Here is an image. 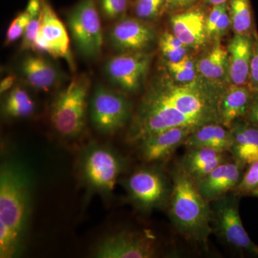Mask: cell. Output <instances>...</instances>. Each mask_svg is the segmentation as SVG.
<instances>
[{
    "instance_id": "cell-4",
    "label": "cell",
    "mask_w": 258,
    "mask_h": 258,
    "mask_svg": "<svg viewBox=\"0 0 258 258\" xmlns=\"http://www.w3.org/2000/svg\"><path fill=\"white\" fill-rule=\"evenodd\" d=\"M91 81L86 75L76 76L52 102L50 121L59 135L76 139L85 130Z\"/></svg>"
},
{
    "instance_id": "cell-19",
    "label": "cell",
    "mask_w": 258,
    "mask_h": 258,
    "mask_svg": "<svg viewBox=\"0 0 258 258\" xmlns=\"http://www.w3.org/2000/svg\"><path fill=\"white\" fill-rule=\"evenodd\" d=\"M232 145L230 128L220 123H209L195 129L185 141L187 149L205 148L216 152H230Z\"/></svg>"
},
{
    "instance_id": "cell-5",
    "label": "cell",
    "mask_w": 258,
    "mask_h": 258,
    "mask_svg": "<svg viewBox=\"0 0 258 258\" xmlns=\"http://www.w3.org/2000/svg\"><path fill=\"white\" fill-rule=\"evenodd\" d=\"M124 166L123 158L106 145L88 144L80 154V178L89 193L111 195Z\"/></svg>"
},
{
    "instance_id": "cell-9",
    "label": "cell",
    "mask_w": 258,
    "mask_h": 258,
    "mask_svg": "<svg viewBox=\"0 0 258 258\" xmlns=\"http://www.w3.org/2000/svg\"><path fill=\"white\" fill-rule=\"evenodd\" d=\"M125 187L131 202L145 212L165 203L171 190L165 176L154 168H142L134 171L125 180Z\"/></svg>"
},
{
    "instance_id": "cell-24",
    "label": "cell",
    "mask_w": 258,
    "mask_h": 258,
    "mask_svg": "<svg viewBox=\"0 0 258 258\" xmlns=\"http://www.w3.org/2000/svg\"><path fill=\"white\" fill-rule=\"evenodd\" d=\"M230 17L235 34L252 36L253 19L249 0H231Z\"/></svg>"
},
{
    "instance_id": "cell-10",
    "label": "cell",
    "mask_w": 258,
    "mask_h": 258,
    "mask_svg": "<svg viewBox=\"0 0 258 258\" xmlns=\"http://www.w3.org/2000/svg\"><path fill=\"white\" fill-rule=\"evenodd\" d=\"M157 254L155 237L149 232H123L108 235L95 247L98 258H151Z\"/></svg>"
},
{
    "instance_id": "cell-7",
    "label": "cell",
    "mask_w": 258,
    "mask_h": 258,
    "mask_svg": "<svg viewBox=\"0 0 258 258\" xmlns=\"http://www.w3.org/2000/svg\"><path fill=\"white\" fill-rule=\"evenodd\" d=\"M68 23L75 44L83 55L95 57L101 53L103 30L95 0H80L70 13Z\"/></svg>"
},
{
    "instance_id": "cell-12",
    "label": "cell",
    "mask_w": 258,
    "mask_h": 258,
    "mask_svg": "<svg viewBox=\"0 0 258 258\" xmlns=\"http://www.w3.org/2000/svg\"><path fill=\"white\" fill-rule=\"evenodd\" d=\"M69 44V35L63 23L50 3L42 0L41 20L33 49L54 57H62L74 66Z\"/></svg>"
},
{
    "instance_id": "cell-21",
    "label": "cell",
    "mask_w": 258,
    "mask_h": 258,
    "mask_svg": "<svg viewBox=\"0 0 258 258\" xmlns=\"http://www.w3.org/2000/svg\"><path fill=\"white\" fill-rule=\"evenodd\" d=\"M223 154L205 148L188 149L181 165L198 182L225 161Z\"/></svg>"
},
{
    "instance_id": "cell-11",
    "label": "cell",
    "mask_w": 258,
    "mask_h": 258,
    "mask_svg": "<svg viewBox=\"0 0 258 258\" xmlns=\"http://www.w3.org/2000/svg\"><path fill=\"white\" fill-rule=\"evenodd\" d=\"M152 55L141 52H123L111 57L106 64L110 80L126 92L138 91L149 70Z\"/></svg>"
},
{
    "instance_id": "cell-15",
    "label": "cell",
    "mask_w": 258,
    "mask_h": 258,
    "mask_svg": "<svg viewBox=\"0 0 258 258\" xmlns=\"http://www.w3.org/2000/svg\"><path fill=\"white\" fill-rule=\"evenodd\" d=\"M195 129L177 127L149 136L137 144L141 157L147 162L164 161L174 154L178 147L184 145Z\"/></svg>"
},
{
    "instance_id": "cell-6",
    "label": "cell",
    "mask_w": 258,
    "mask_h": 258,
    "mask_svg": "<svg viewBox=\"0 0 258 258\" xmlns=\"http://www.w3.org/2000/svg\"><path fill=\"white\" fill-rule=\"evenodd\" d=\"M237 195H228L212 202L213 232L232 247L250 254L258 256V246L251 240L244 229L239 210Z\"/></svg>"
},
{
    "instance_id": "cell-20",
    "label": "cell",
    "mask_w": 258,
    "mask_h": 258,
    "mask_svg": "<svg viewBox=\"0 0 258 258\" xmlns=\"http://www.w3.org/2000/svg\"><path fill=\"white\" fill-rule=\"evenodd\" d=\"M253 92L248 86L233 85L222 97L220 101L221 123L231 127L236 120L244 118Z\"/></svg>"
},
{
    "instance_id": "cell-17",
    "label": "cell",
    "mask_w": 258,
    "mask_h": 258,
    "mask_svg": "<svg viewBox=\"0 0 258 258\" xmlns=\"http://www.w3.org/2000/svg\"><path fill=\"white\" fill-rule=\"evenodd\" d=\"M206 19L200 9H190L173 15L171 18L173 33L185 46L197 48L203 45L208 36Z\"/></svg>"
},
{
    "instance_id": "cell-23",
    "label": "cell",
    "mask_w": 258,
    "mask_h": 258,
    "mask_svg": "<svg viewBox=\"0 0 258 258\" xmlns=\"http://www.w3.org/2000/svg\"><path fill=\"white\" fill-rule=\"evenodd\" d=\"M228 66V52L221 45H216L199 63V71L205 78L216 80L225 74Z\"/></svg>"
},
{
    "instance_id": "cell-27",
    "label": "cell",
    "mask_w": 258,
    "mask_h": 258,
    "mask_svg": "<svg viewBox=\"0 0 258 258\" xmlns=\"http://www.w3.org/2000/svg\"><path fill=\"white\" fill-rule=\"evenodd\" d=\"M165 0H136L134 10L140 19H152L164 10Z\"/></svg>"
},
{
    "instance_id": "cell-26",
    "label": "cell",
    "mask_w": 258,
    "mask_h": 258,
    "mask_svg": "<svg viewBox=\"0 0 258 258\" xmlns=\"http://www.w3.org/2000/svg\"><path fill=\"white\" fill-rule=\"evenodd\" d=\"M4 113L10 118H24L33 113L35 103L30 97L7 98L3 106Z\"/></svg>"
},
{
    "instance_id": "cell-2",
    "label": "cell",
    "mask_w": 258,
    "mask_h": 258,
    "mask_svg": "<svg viewBox=\"0 0 258 258\" xmlns=\"http://www.w3.org/2000/svg\"><path fill=\"white\" fill-rule=\"evenodd\" d=\"M34 176L14 156L0 164V257H20L25 249L32 213Z\"/></svg>"
},
{
    "instance_id": "cell-33",
    "label": "cell",
    "mask_w": 258,
    "mask_h": 258,
    "mask_svg": "<svg viewBox=\"0 0 258 258\" xmlns=\"http://www.w3.org/2000/svg\"><path fill=\"white\" fill-rule=\"evenodd\" d=\"M159 47H160L163 55L169 60V62H178L186 56V47L176 48V47L169 46V45L160 43V42H159Z\"/></svg>"
},
{
    "instance_id": "cell-41",
    "label": "cell",
    "mask_w": 258,
    "mask_h": 258,
    "mask_svg": "<svg viewBox=\"0 0 258 258\" xmlns=\"http://www.w3.org/2000/svg\"><path fill=\"white\" fill-rule=\"evenodd\" d=\"M249 195H252V196L256 197V198H258V187L256 188L255 189H254L253 191H252Z\"/></svg>"
},
{
    "instance_id": "cell-29",
    "label": "cell",
    "mask_w": 258,
    "mask_h": 258,
    "mask_svg": "<svg viewBox=\"0 0 258 258\" xmlns=\"http://www.w3.org/2000/svg\"><path fill=\"white\" fill-rule=\"evenodd\" d=\"M128 0H100L102 13L108 20L123 17L128 9Z\"/></svg>"
},
{
    "instance_id": "cell-31",
    "label": "cell",
    "mask_w": 258,
    "mask_h": 258,
    "mask_svg": "<svg viewBox=\"0 0 258 258\" xmlns=\"http://www.w3.org/2000/svg\"><path fill=\"white\" fill-rule=\"evenodd\" d=\"M248 87L254 93H258V35H253V50L248 81Z\"/></svg>"
},
{
    "instance_id": "cell-32",
    "label": "cell",
    "mask_w": 258,
    "mask_h": 258,
    "mask_svg": "<svg viewBox=\"0 0 258 258\" xmlns=\"http://www.w3.org/2000/svg\"><path fill=\"white\" fill-rule=\"evenodd\" d=\"M168 68L174 79L179 82L186 83L192 81L196 78L195 69H187L179 67L174 62L168 63Z\"/></svg>"
},
{
    "instance_id": "cell-1",
    "label": "cell",
    "mask_w": 258,
    "mask_h": 258,
    "mask_svg": "<svg viewBox=\"0 0 258 258\" xmlns=\"http://www.w3.org/2000/svg\"><path fill=\"white\" fill-rule=\"evenodd\" d=\"M221 98L191 85L156 83L146 93L134 115L126 141L139 144L149 136L168 129L221 123Z\"/></svg>"
},
{
    "instance_id": "cell-22",
    "label": "cell",
    "mask_w": 258,
    "mask_h": 258,
    "mask_svg": "<svg viewBox=\"0 0 258 258\" xmlns=\"http://www.w3.org/2000/svg\"><path fill=\"white\" fill-rule=\"evenodd\" d=\"M22 73L30 86L47 91L55 86L59 75L53 64L43 57L30 55L21 66Z\"/></svg>"
},
{
    "instance_id": "cell-40",
    "label": "cell",
    "mask_w": 258,
    "mask_h": 258,
    "mask_svg": "<svg viewBox=\"0 0 258 258\" xmlns=\"http://www.w3.org/2000/svg\"><path fill=\"white\" fill-rule=\"evenodd\" d=\"M227 0H207V3L213 5L225 4Z\"/></svg>"
},
{
    "instance_id": "cell-37",
    "label": "cell",
    "mask_w": 258,
    "mask_h": 258,
    "mask_svg": "<svg viewBox=\"0 0 258 258\" xmlns=\"http://www.w3.org/2000/svg\"><path fill=\"white\" fill-rule=\"evenodd\" d=\"M198 0H165L164 9L169 11H179L187 9L192 6Z\"/></svg>"
},
{
    "instance_id": "cell-18",
    "label": "cell",
    "mask_w": 258,
    "mask_h": 258,
    "mask_svg": "<svg viewBox=\"0 0 258 258\" xmlns=\"http://www.w3.org/2000/svg\"><path fill=\"white\" fill-rule=\"evenodd\" d=\"M232 145L230 152L244 166L258 160V128L245 120H237L230 127Z\"/></svg>"
},
{
    "instance_id": "cell-16",
    "label": "cell",
    "mask_w": 258,
    "mask_h": 258,
    "mask_svg": "<svg viewBox=\"0 0 258 258\" xmlns=\"http://www.w3.org/2000/svg\"><path fill=\"white\" fill-rule=\"evenodd\" d=\"M253 50V35L235 34L231 40L228 52L229 77L235 86L248 84L249 70Z\"/></svg>"
},
{
    "instance_id": "cell-13",
    "label": "cell",
    "mask_w": 258,
    "mask_h": 258,
    "mask_svg": "<svg viewBox=\"0 0 258 258\" xmlns=\"http://www.w3.org/2000/svg\"><path fill=\"white\" fill-rule=\"evenodd\" d=\"M245 166L234 159L225 161L212 172L197 182L199 190L210 203L225 196L237 189L244 174Z\"/></svg>"
},
{
    "instance_id": "cell-36",
    "label": "cell",
    "mask_w": 258,
    "mask_h": 258,
    "mask_svg": "<svg viewBox=\"0 0 258 258\" xmlns=\"http://www.w3.org/2000/svg\"><path fill=\"white\" fill-rule=\"evenodd\" d=\"M230 25H231L230 17L227 13V7H226L222 11L218 21H217L216 28H215V32H214V36H222L225 33L226 30L228 29Z\"/></svg>"
},
{
    "instance_id": "cell-39",
    "label": "cell",
    "mask_w": 258,
    "mask_h": 258,
    "mask_svg": "<svg viewBox=\"0 0 258 258\" xmlns=\"http://www.w3.org/2000/svg\"><path fill=\"white\" fill-rule=\"evenodd\" d=\"M15 78L13 76H8L2 81L1 84H0V91L1 93L8 91L10 88L14 84Z\"/></svg>"
},
{
    "instance_id": "cell-42",
    "label": "cell",
    "mask_w": 258,
    "mask_h": 258,
    "mask_svg": "<svg viewBox=\"0 0 258 258\" xmlns=\"http://www.w3.org/2000/svg\"><path fill=\"white\" fill-rule=\"evenodd\" d=\"M205 2H206V1H207V0H205Z\"/></svg>"
},
{
    "instance_id": "cell-35",
    "label": "cell",
    "mask_w": 258,
    "mask_h": 258,
    "mask_svg": "<svg viewBox=\"0 0 258 258\" xmlns=\"http://www.w3.org/2000/svg\"><path fill=\"white\" fill-rule=\"evenodd\" d=\"M244 120L258 128V93H254Z\"/></svg>"
},
{
    "instance_id": "cell-3",
    "label": "cell",
    "mask_w": 258,
    "mask_h": 258,
    "mask_svg": "<svg viewBox=\"0 0 258 258\" xmlns=\"http://www.w3.org/2000/svg\"><path fill=\"white\" fill-rule=\"evenodd\" d=\"M169 198V216L178 232L187 240L206 244L213 232L210 203L181 164L173 171Z\"/></svg>"
},
{
    "instance_id": "cell-25",
    "label": "cell",
    "mask_w": 258,
    "mask_h": 258,
    "mask_svg": "<svg viewBox=\"0 0 258 258\" xmlns=\"http://www.w3.org/2000/svg\"><path fill=\"white\" fill-rule=\"evenodd\" d=\"M42 3V0H29L26 10L30 13V18L22 40L20 46L22 50L34 48L41 20Z\"/></svg>"
},
{
    "instance_id": "cell-8",
    "label": "cell",
    "mask_w": 258,
    "mask_h": 258,
    "mask_svg": "<svg viewBox=\"0 0 258 258\" xmlns=\"http://www.w3.org/2000/svg\"><path fill=\"white\" fill-rule=\"evenodd\" d=\"M132 117V106L123 95L98 86L90 103L91 123L102 134H113L123 128Z\"/></svg>"
},
{
    "instance_id": "cell-30",
    "label": "cell",
    "mask_w": 258,
    "mask_h": 258,
    "mask_svg": "<svg viewBox=\"0 0 258 258\" xmlns=\"http://www.w3.org/2000/svg\"><path fill=\"white\" fill-rule=\"evenodd\" d=\"M258 187V160L251 163L244 171L237 189L239 193L250 194Z\"/></svg>"
},
{
    "instance_id": "cell-14",
    "label": "cell",
    "mask_w": 258,
    "mask_h": 258,
    "mask_svg": "<svg viewBox=\"0 0 258 258\" xmlns=\"http://www.w3.org/2000/svg\"><path fill=\"white\" fill-rule=\"evenodd\" d=\"M110 41L122 52H141L152 44L155 34L151 27L134 18L120 20L112 28Z\"/></svg>"
},
{
    "instance_id": "cell-34",
    "label": "cell",
    "mask_w": 258,
    "mask_h": 258,
    "mask_svg": "<svg viewBox=\"0 0 258 258\" xmlns=\"http://www.w3.org/2000/svg\"><path fill=\"white\" fill-rule=\"evenodd\" d=\"M226 7H227L226 3L225 4L214 5L210 15L206 19V30L208 36H212L214 35L217 21Z\"/></svg>"
},
{
    "instance_id": "cell-28",
    "label": "cell",
    "mask_w": 258,
    "mask_h": 258,
    "mask_svg": "<svg viewBox=\"0 0 258 258\" xmlns=\"http://www.w3.org/2000/svg\"><path fill=\"white\" fill-rule=\"evenodd\" d=\"M30 13L28 10H25L13 20L7 32L5 41L7 44H10L23 36L30 21Z\"/></svg>"
},
{
    "instance_id": "cell-38",
    "label": "cell",
    "mask_w": 258,
    "mask_h": 258,
    "mask_svg": "<svg viewBox=\"0 0 258 258\" xmlns=\"http://www.w3.org/2000/svg\"><path fill=\"white\" fill-rule=\"evenodd\" d=\"M159 42L165 44V45H169V46L176 47V48L186 47L182 43V42L176 35H174V33H169V32H165V33L161 35Z\"/></svg>"
}]
</instances>
